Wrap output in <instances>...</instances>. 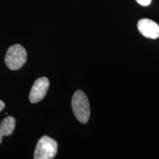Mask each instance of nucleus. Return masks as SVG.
<instances>
[{
	"label": "nucleus",
	"instance_id": "obj_8",
	"mask_svg": "<svg viewBox=\"0 0 159 159\" xmlns=\"http://www.w3.org/2000/svg\"><path fill=\"white\" fill-rule=\"evenodd\" d=\"M5 107V104L4 103L3 101L0 100V111H2V109H4V108Z\"/></svg>",
	"mask_w": 159,
	"mask_h": 159
},
{
	"label": "nucleus",
	"instance_id": "obj_1",
	"mask_svg": "<svg viewBox=\"0 0 159 159\" xmlns=\"http://www.w3.org/2000/svg\"><path fill=\"white\" fill-rule=\"evenodd\" d=\"M71 107L75 117L80 122H88L90 117V105L86 94L83 91L75 92L71 99Z\"/></svg>",
	"mask_w": 159,
	"mask_h": 159
},
{
	"label": "nucleus",
	"instance_id": "obj_2",
	"mask_svg": "<svg viewBox=\"0 0 159 159\" xmlns=\"http://www.w3.org/2000/svg\"><path fill=\"white\" fill-rule=\"evenodd\" d=\"M27 51L21 44H14L9 47L6 53L5 61L11 70L21 69L27 61Z\"/></svg>",
	"mask_w": 159,
	"mask_h": 159
},
{
	"label": "nucleus",
	"instance_id": "obj_7",
	"mask_svg": "<svg viewBox=\"0 0 159 159\" xmlns=\"http://www.w3.org/2000/svg\"><path fill=\"white\" fill-rule=\"evenodd\" d=\"M139 5L142 6H148L151 3V0H136Z\"/></svg>",
	"mask_w": 159,
	"mask_h": 159
},
{
	"label": "nucleus",
	"instance_id": "obj_5",
	"mask_svg": "<svg viewBox=\"0 0 159 159\" xmlns=\"http://www.w3.org/2000/svg\"><path fill=\"white\" fill-rule=\"evenodd\" d=\"M138 30L144 37L156 39L159 37V25L154 21L148 19H142L138 22Z\"/></svg>",
	"mask_w": 159,
	"mask_h": 159
},
{
	"label": "nucleus",
	"instance_id": "obj_3",
	"mask_svg": "<svg viewBox=\"0 0 159 159\" xmlns=\"http://www.w3.org/2000/svg\"><path fill=\"white\" fill-rule=\"evenodd\" d=\"M57 152V143L50 137L43 136L37 143L34 152L35 159L54 158Z\"/></svg>",
	"mask_w": 159,
	"mask_h": 159
},
{
	"label": "nucleus",
	"instance_id": "obj_6",
	"mask_svg": "<svg viewBox=\"0 0 159 159\" xmlns=\"http://www.w3.org/2000/svg\"><path fill=\"white\" fill-rule=\"evenodd\" d=\"M16 126V119L13 116H7L0 123V144L4 136H10L13 134Z\"/></svg>",
	"mask_w": 159,
	"mask_h": 159
},
{
	"label": "nucleus",
	"instance_id": "obj_4",
	"mask_svg": "<svg viewBox=\"0 0 159 159\" xmlns=\"http://www.w3.org/2000/svg\"><path fill=\"white\" fill-rule=\"evenodd\" d=\"M49 86V81L47 77H40L37 79L32 86L29 95L30 101L32 103H36L42 100L47 94Z\"/></svg>",
	"mask_w": 159,
	"mask_h": 159
}]
</instances>
